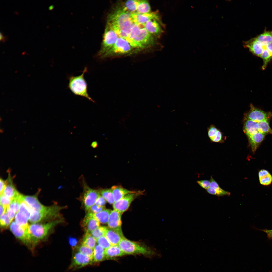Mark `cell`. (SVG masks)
Here are the masks:
<instances>
[{
  "label": "cell",
  "mask_w": 272,
  "mask_h": 272,
  "mask_svg": "<svg viewBox=\"0 0 272 272\" xmlns=\"http://www.w3.org/2000/svg\"><path fill=\"white\" fill-rule=\"evenodd\" d=\"M130 13L123 8H118L110 13L107 17L108 24L119 37L125 40L130 33L133 24Z\"/></svg>",
  "instance_id": "cell-1"
},
{
  "label": "cell",
  "mask_w": 272,
  "mask_h": 272,
  "mask_svg": "<svg viewBox=\"0 0 272 272\" xmlns=\"http://www.w3.org/2000/svg\"><path fill=\"white\" fill-rule=\"evenodd\" d=\"M142 25L133 23L131 31L126 39L132 48L143 49L153 46L155 42L153 36L150 34Z\"/></svg>",
  "instance_id": "cell-2"
},
{
  "label": "cell",
  "mask_w": 272,
  "mask_h": 272,
  "mask_svg": "<svg viewBox=\"0 0 272 272\" xmlns=\"http://www.w3.org/2000/svg\"><path fill=\"white\" fill-rule=\"evenodd\" d=\"M61 222V219H57L45 223H35L29 225V230L34 247L46 238L54 227Z\"/></svg>",
  "instance_id": "cell-3"
},
{
  "label": "cell",
  "mask_w": 272,
  "mask_h": 272,
  "mask_svg": "<svg viewBox=\"0 0 272 272\" xmlns=\"http://www.w3.org/2000/svg\"><path fill=\"white\" fill-rule=\"evenodd\" d=\"M87 71V67H85L81 75L69 77L68 87L74 95L86 98L94 103L88 93L87 84L84 77V74Z\"/></svg>",
  "instance_id": "cell-4"
},
{
  "label": "cell",
  "mask_w": 272,
  "mask_h": 272,
  "mask_svg": "<svg viewBox=\"0 0 272 272\" xmlns=\"http://www.w3.org/2000/svg\"><path fill=\"white\" fill-rule=\"evenodd\" d=\"M118 245L125 255L141 254L149 257L157 255L156 252L151 248L130 241L124 237Z\"/></svg>",
  "instance_id": "cell-5"
},
{
  "label": "cell",
  "mask_w": 272,
  "mask_h": 272,
  "mask_svg": "<svg viewBox=\"0 0 272 272\" xmlns=\"http://www.w3.org/2000/svg\"><path fill=\"white\" fill-rule=\"evenodd\" d=\"M63 208L54 205L46 206L45 208L39 212H33L29 220L32 223L51 221L59 217L60 212Z\"/></svg>",
  "instance_id": "cell-6"
},
{
  "label": "cell",
  "mask_w": 272,
  "mask_h": 272,
  "mask_svg": "<svg viewBox=\"0 0 272 272\" xmlns=\"http://www.w3.org/2000/svg\"><path fill=\"white\" fill-rule=\"evenodd\" d=\"M133 48L125 39L119 37L114 45L100 58L104 59L128 54L132 52Z\"/></svg>",
  "instance_id": "cell-7"
},
{
  "label": "cell",
  "mask_w": 272,
  "mask_h": 272,
  "mask_svg": "<svg viewBox=\"0 0 272 272\" xmlns=\"http://www.w3.org/2000/svg\"><path fill=\"white\" fill-rule=\"evenodd\" d=\"M83 192L80 196V199L83 204L85 209L88 211L95 204L96 201L100 195L98 190L90 188L83 179H82Z\"/></svg>",
  "instance_id": "cell-8"
},
{
  "label": "cell",
  "mask_w": 272,
  "mask_h": 272,
  "mask_svg": "<svg viewBox=\"0 0 272 272\" xmlns=\"http://www.w3.org/2000/svg\"><path fill=\"white\" fill-rule=\"evenodd\" d=\"M119 37L115 32L107 24L103 36L101 46L98 53V56L100 58L114 45Z\"/></svg>",
  "instance_id": "cell-9"
},
{
  "label": "cell",
  "mask_w": 272,
  "mask_h": 272,
  "mask_svg": "<svg viewBox=\"0 0 272 272\" xmlns=\"http://www.w3.org/2000/svg\"><path fill=\"white\" fill-rule=\"evenodd\" d=\"M10 229L14 236L31 249L34 248L29 228H25L13 221L10 226Z\"/></svg>",
  "instance_id": "cell-10"
},
{
  "label": "cell",
  "mask_w": 272,
  "mask_h": 272,
  "mask_svg": "<svg viewBox=\"0 0 272 272\" xmlns=\"http://www.w3.org/2000/svg\"><path fill=\"white\" fill-rule=\"evenodd\" d=\"M143 192L142 191H138L126 195L120 200L114 202L113 204L114 209L123 213L128 209L132 201Z\"/></svg>",
  "instance_id": "cell-11"
},
{
  "label": "cell",
  "mask_w": 272,
  "mask_h": 272,
  "mask_svg": "<svg viewBox=\"0 0 272 272\" xmlns=\"http://www.w3.org/2000/svg\"><path fill=\"white\" fill-rule=\"evenodd\" d=\"M271 117V113L263 111L255 107L252 104L250 105L249 111L245 115V118L257 122L269 121Z\"/></svg>",
  "instance_id": "cell-12"
},
{
  "label": "cell",
  "mask_w": 272,
  "mask_h": 272,
  "mask_svg": "<svg viewBox=\"0 0 272 272\" xmlns=\"http://www.w3.org/2000/svg\"><path fill=\"white\" fill-rule=\"evenodd\" d=\"M130 16L133 23L139 25H143L152 19H155L159 22H160L157 12H150L143 14L139 13L136 12L131 13Z\"/></svg>",
  "instance_id": "cell-13"
},
{
  "label": "cell",
  "mask_w": 272,
  "mask_h": 272,
  "mask_svg": "<svg viewBox=\"0 0 272 272\" xmlns=\"http://www.w3.org/2000/svg\"><path fill=\"white\" fill-rule=\"evenodd\" d=\"M93 262V259L79 252L73 255L70 268L74 269L80 268L91 264Z\"/></svg>",
  "instance_id": "cell-14"
},
{
  "label": "cell",
  "mask_w": 272,
  "mask_h": 272,
  "mask_svg": "<svg viewBox=\"0 0 272 272\" xmlns=\"http://www.w3.org/2000/svg\"><path fill=\"white\" fill-rule=\"evenodd\" d=\"M100 223L95 217L94 214L88 212L83 219L82 224L86 233H91L100 226Z\"/></svg>",
  "instance_id": "cell-15"
},
{
  "label": "cell",
  "mask_w": 272,
  "mask_h": 272,
  "mask_svg": "<svg viewBox=\"0 0 272 272\" xmlns=\"http://www.w3.org/2000/svg\"><path fill=\"white\" fill-rule=\"evenodd\" d=\"M105 236L112 245H118L124 237L121 228H107Z\"/></svg>",
  "instance_id": "cell-16"
},
{
  "label": "cell",
  "mask_w": 272,
  "mask_h": 272,
  "mask_svg": "<svg viewBox=\"0 0 272 272\" xmlns=\"http://www.w3.org/2000/svg\"><path fill=\"white\" fill-rule=\"evenodd\" d=\"M23 200L33 212H39L44 209L46 206L39 201L36 195H23Z\"/></svg>",
  "instance_id": "cell-17"
},
{
  "label": "cell",
  "mask_w": 272,
  "mask_h": 272,
  "mask_svg": "<svg viewBox=\"0 0 272 272\" xmlns=\"http://www.w3.org/2000/svg\"><path fill=\"white\" fill-rule=\"evenodd\" d=\"M143 25L148 32L156 37H159L163 32L159 22L156 20H150Z\"/></svg>",
  "instance_id": "cell-18"
},
{
  "label": "cell",
  "mask_w": 272,
  "mask_h": 272,
  "mask_svg": "<svg viewBox=\"0 0 272 272\" xmlns=\"http://www.w3.org/2000/svg\"><path fill=\"white\" fill-rule=\"evenodd\" d=\"M122 213L115 210L111 211L107 223L109 228H121L122 224L121 218Z\"/></svg>",
  "instance_id": "cell-19"
},
{
  "label": "cell",
  "mask_w": 272,
  "mask_h": 272,
  "mask_svg": "<svg viewBox=\"0 0 272 272\" xmlns=\"http://www.w3.org/2000/svg\"><path fill=\"white\" fill-rule=\"evenodd\" d=\"M243 131L247 136L259 132L258 122L245 118Z\"/></svg>",
  "instance_id": "cell-20"
},
{
  "label": "cell",
  "mask_w": 272,
  "mask_h": 272,
  "mask_svg": "<svg viewBox=\"0 0 272 272\" xmlns=\"http://www.w3.org/2000/svg\"><path fill=\"white\" fill-rule=\"evenodd\" d=\"M6 185L3 194L12 200L20 194L16 190L10 177L6 181Z\"/></svg>",
  "instance_id": "cell-21"
},
{
  "label": "cell",
  "mask_w": 272,
  "mask_h": 272,
  "mask_svg": "<svg viewBox=\"0 0 272 272\" xmlns=\"http://www.w3.org/2000/svg\"><path fill=\"white\" fill-rule=\"evenodd\" d=\"M265 134L258 132L247 136L252 151L255 153L260 144L263 140Z\"/></svg>",
  "instance_id": "cell-22"
},
{
  "label": "cell",
  "mask_w": 272,
  "mask_h": 272,
  "mask_svg": "<svg viewBox=\"0 0 272 272\" xmlns=\"http://www.w3.org/2000/svg\"><path fill=\"white\" fill-rule=\"evenodd\" d=\"M106 259L122 256L125 254L118 245H111L105 250Z\"/></svg>",
  "instance_id": "cell-23"
},
{
  "label": "cell",
  "mask_w": 272,
  "mask_h": 272,
  "mask_svg": "<svg viewBox=\"0 0 272 272\" xmlns=\"http://www.w3.org/2000/svg\"><path fill=\"white\" fill-rule=\"evenodd\" d=\"M111 189L112 192L115 202L118 201L128 194L133 193L136 191L129 190L121 186H114L112 187Z\"/></svg>",
  "instance_id": "cell-24"
},
{
  "label": "cell",
  "mask_w": 272,
  "mask_h": 272,
  "mask_svg": "<svg viewBox=\"0 0 272 272\" xmlns=\"http://www.w3.org/2000/svg\"><path fill=\"white\" fill-rule=\"evenodd\" d=\"M259 180L260 184L263 186H267L272 183V175L267 170L262 169L258 173Z\"/></svg>",
  "instance_id": "cell-25"
},
{
  "label": "cell",
  "mask_w": 272,
  "mask_h": 272,
  "mask_svg": "<svg viewBox=\"0 0 272 272\" xmlns=\"http://www.w3.org/2000/svg\"><path fill=\"white\" fill-rule=\"evenodd\" d=\"M93 249V262H99L106 259L105 250L102 247L97 245Z\"/></svg>",
  "instance_id": "cell-26"
},
{
  "label": "cell",
  "mask_w": 272,
  "mask_h": 272,
  "mask_svg": "<svg viewBox=\"0 0 272 272\" xmlns=\"http://www.w3.org/2000/svg\"><path fill=\"white\" fill-rule=\"evenodd\" d=\"M111 211L110 210L105 209L98 213L94 214V215L100 223L106 224L108 223Z\"/></svg>",
  "instance_id": "cell-27"
},
{
  "label": "cell",
  "mask_w": 272,
  "mask_h": 272,
  "mask_svg": "<svg viewBox=\"0 0 272 272\" xmlns=\"http://www.w3.org/2000/svg\"><path fill=\"white\" fill-rule=\"evenodd\" d=\"M96 240L90 233H86L83 239L82 245L92 249L95 247Z\"/></svg>",
  "instance_id": "cell-28"
},
{
  "label": "cell",
  "mask_w": 272,
  "mask_h": 272,
  "mask_svg": "<svg viewBox=\"0 0 272 272\" xmlns=\"http://www.w3.org/2000/svg\"><path fill=\"white\" fill-rule=\"evenodd\" d=\"M27 218L20 212H17L15 217L16 223L19 226L25 228H28L29 226Z\"/></svg>",
  "instance_id": "cell-29"
},
{
  "label": "cell",
  "mask_w": 272,
  "mask_h": 272,
  "mask_svg": "<svg viewBox=\"0 0 272 272\" xmlns=\"http://www.w3.org/2000/svg\"><path fill=\"white\" fill-rule=\"evenodd\" d=\"M100 195L108 203L113 204L115 202L113 194L111 188L102 189H98Z\"/></svg>",
  "instance_id": "cell-30"
},
{
  "label": "cell",
  "mask_w": 272,
  "mask_h": 272,
  "mask_svg": "<svg viewBox=\"0 0 272 272\" xmlns=\"http://www.w3.org/2000/svg\"><path fill=\"white\" fill-rule=\"evenodd\" d=\"M150 11L151 7L149 2L146 0H140L136 12L143 14L150 12Z\"/></svg>",
  "instance_id": "cell-31"
},
{
  "label": "cell",
  "mask_w": 272,
  "mask_h": 272,
  "mask_svg": "<svg viewBox=\"0 0 272 272\" xmlns=\"http://www.w3.org/2000/svg\"><path fill=\"white\" fill-rule=\"evenodd\" d=\"M140 0H130L127 1L125 3L123 9L127 11L133 13L136 11Z\"/></svg>",
  "instance_id": "cell-32"
},
{
  "label": "cell",
  "mask_w": 272,
  "mask_h": 272,
  "mask_svg": "<svg viewBox=\"0 0 272 272\" xmlns=\"http://www.w3.org/2000/svg\"><path fill=\"white\" fill-rule=\"evenodd\" d=\"M268 120H264L258 122L259 132L266 135L272 134V130L270 128Z\"/></svg>",
  "instance_id": "cell-33"
},
{
  "label": "cell",
  "mask_w": 272,
  "mask_h": 272,
  "mask_svg": "<svg viewBox=\"0 0 272 272\" xmlns=\"http://www.w3.org/2000/svg\"><path fill=\"white\" fill-rule=\"evenodd\" d=\"M19 211L25 216L28 219H29L32 213V211L23 199L20 203Z\"/></svg>",
  "instance_id": "cell-34"
},
{
  "label": "cell",
  "mask_w": 272,
  "mask_h": 272,
  "mask_svg": "<svg viewBox=\"0 0 272 272\" xmlns=\"http://www.w3.org/2000/svg\"><path fill=\"white\" fill-rule=\"evenodd\" d=\"M23 196L20 194L18 196L12 200L9 205V208L16 213L19 211L20 203L23 199Z\"/></svg>",
  "instance_id": "cell-35"
},
{
  "label": "cell",
  "mask_w": 272,
  "mask_h": 272,
  "mask_svg": "<svg viewBox=\"0 0 272 272\" xmlns=\"http://www.w3.org/2000/svg\"><path fill=\"white\" fill-rule=\"evenodd\" d=\"M263 60V64L262 70H264L266 68L268 63L272 59V54L267 50H264L260 57Z\"/></svg>",
  "instance_id": "cell-36"
},
{
  "label": "cell",
  "mask_w": 272,
  "mask_h": 272,
  "mask_svg": "<svg viewBox=\"0 0 272 272\" xmlns=\"http://www.w3.org/2000/svg\"><path fill=\"white\" fill-rule=\"evenodd\" d=\"M107 228L105 226H99L91 233L96 240L102 236H105Z\"/></svg>",
  "instance_id": "cell-37"
},
{
  "label": "cell",
  "mask_w": 272,
  "mask_h": 272,
  "mask_svg": "<svg viewBox=\"0 0 272 272\" xmlns=\"http://www.w3.org/2000/svg\"><path fill=\"white\" fill-rule=\"evenodd\" d=\"M79 252L93 259V251L92 249L82 245L78 248Z\"/></svg>",
  "instance_id": "cell-38"
},
{
  "label": "cell",
  "mask_w": 272,
  "mask_h": 272,
  "mask_svg": "<svg viewBox=\"0 0 272 272\" xmlns=\"http://www.w3.org/2000/svg\"><path fill=\"white\" fill-rule=\"evenodd\" d=\"M11 221L6 213L0 215V226L2 229L7 227Z\"/></svg>",
  "instance_id": "cell-39"
},
{
  "label": "cell",
  "mask_w": 272,
  "mask_h": 272,
  "mask_svg": "<svg viewBox=\"0 0 272 272\" xmlns=\"http://www.w3.org/2000/svg\"><path fill=\"white\" fill-rule=\"evenodd\" d=\"M96 242L98 245L105 249L109 248L112 245L105 236H102L99 238L97 240Z\"/></svg>",
  "instance_id": "cell-40"
},
{
  "label": "cell",
  "mask_w": 272,
  "mask_h": 272,
  "mask_svg": "<svg viewBox=\"0 0 272 272\" xmlns=\"http://www.w3.org/2000/svg\"><path fill=\"white\" fill-rule=\"evenodd\" d=\"M12 200L7 197L3 194L0 195V204L7 208H8Z\"/></svg>",
  "instance_id": "cell-41"
},
{
  "label": "cell",
  "mask_w": 272,
  "mask_h": 272,
  "mask_svg": "<svg viewBox=\"0 0 272 272\" xmlns=\"http://www.w3.org/2000/svg\"><path fill=\"white\" fill-rule=\"evenodd\" d=\"M219 130L214 126H211L209 128L208 132V135L212 141L216 136Z\"/></svg>",
  "instance_id": "cell-42"
},
{
  "label": "cell",
  "mask_w": 272,
  "mask_h": 272,
  "mask_svg": "<svg viewBox=\"0 0 272 272\" xmlns=\"http://www.w3.org/2000/svg\"><path fill=\"white\" fill-rule=\"evenodd\" d=\"M105 209V206H100L95 204L92 206L88 211V212L95 214Z\"/></svg>",
  "instance_id": "cell-43"
},
{
  "label": "cell",
  "mask_w": 272,
  "mask_h": 272,
  "mask_svg": "<svg viewBox=\"0 0 272 272\" xmlns=\"http://www.w3.org/2000/svg\"><path fill=\"white\" fill-rule=\"evenodd\" d=\"M197 182L202 188L207 190L209 187L210 180H203L197 181Z\"/></svg>",
  "instance_id": "cell-44"
},
{
  "label": "cell",
  "mask_w": 272,
  "mask_h": 272,
  "mask_svg": "<svg viewBox=\"0 0 272 272\" xmlns=\"http://www.w3.org/2000/svg\"><path fill=\"white\" fill-rule=\"evenodd\" d=\"M106 200L101 195L97 199L95 204L100 206H104L106 203Z\"/></svg>",
  "instance_id": "cell-45"
},
{
  "label": "cell",
  "mask_w": 272,
  "mask_h": 272,
  "mask_svg": "<svg viewBox=\"0 0 272 272\" xmlns=\"http://www.w3.org/2000/svg\"><path fill=\"white\" fill-rule=\"evenodd\" d=\"M209 180L210 184L209 187L216 189L220 187L218 183L214 179L212 176H211Z\"/></svg>",
  "instance_id": "cell-46"
},
{
  "label": "cell",
  "mask_w": 272,
  "mask_h": 272,
  "mask_svg": "<svg viewBox=\"0 0 272 272\" xmlns=\"http://www.w3.org/2000/svg\"><path fill=\"white\" fill-rule=\"evenodd\" d=\"M6 213L12 221L15 216L16 213L10 209L9 207L7 208Z\"/></svg>",
  "instance_id": "cell-47"
},
{
  "label": "cell",
  "mask_w": 272,
  "mask_h": 272,
  "mask_svg": "<svg viewBox=\"0 0 272 272\" xmlns=\"http://www.w3.org/2000/svg\"><path fill=\"white\" fill-rule=\"evenodd\" d=\"M0 195L3 194L4 190L5 187L6 185V181L4 180L3 179L1 178L0 179Z\"/></svg>",
  "instance_id": "cell-48"
},
{
  "label": "cell",
  "mask_w": 272,
  "mask_h": 272,
  "mask_svg": "<svg viewBox=\"0 0 272 272\" xmlns=\"http://www.w3.org/2000/svg\"><path fill=\"white\" fill-rule=\"evenodd\" d=\"M261 230L266 233L269 239H272V229H264Z\"/></svg>",
  "instance_id": "cell-49"
},
{
  "label": "cell",
  "mask_w": 272,
  "mask_h": 272,
  "mask_svg": "<svg viewBox=\"0 0 272 272\" xmlns=\"http://www.w3.org/2000/svg\"><path fill=\"white\" fill-rule=\"evenodd\" d=\"M0 215L6 213L7 208L6 207L0 204Z\"/></svg>",
  "instance_id": "cell-50"
},
{
  "label": "cell",
  "mask_w": 272,
  "mask_h": 272,
  "mask_svg": "<svg viewBox=\"0 0 272 272\" xmlns=\"http://www.w3.org/2000/svg\"><path fill=\"white\" fill-rule=\"evenodd\" d=\"M69 242L71 246H74L76 245L77 241L76 240L74 239L70 238V240Z\"/></svg>",
  "instance_id": "cell-51"
},
{
  "label": "cell",
  "mask_w": 272,
  "mask_h": 272,
  "mask_svg": "<svg viewBox=\"0 0 272 272\" xmlns=\"http://www.w3.org/2000/svg\"><path fill=\"white\" fill-rule=\"evenodd\" d=\"M7 38H6V37L5 36L3 35L2 33L0 32V40L1 41H2L3 42H5Z\"/></svg>",
  "instance_id": "cell-52"
},
{
  "label": "cell",
  "mask_w": 272,
  "mask_h": 272,
  "mask_svg": "<svg viewBox=\"0 0 272 272\" xmlns=\"http://www.w3.org/2000/svg\"><path fill=\"white\" fill-rule=\"evenodd\" d=\"M98 146V144L96 141L93 142L91 145V146L94 148H96Z\"/></svg>",
  "instance_id": "cell-53"
},
{
  "label": "cell",
  "mask_w": 272,
  "mask_h": 272,
  "mask_svg": "<svg viewBox=\"0 0 272 272\" xmlns=\"http://www.w3.org/2000/svg\"><path fill=\"white\" fill-rule=\"evenodd\" d=\"M52 8H53V6H51L49 7V9L50 10L52 9Z\"/></svg>",
  "instance_id": "cell-54"
}]
</instances>
